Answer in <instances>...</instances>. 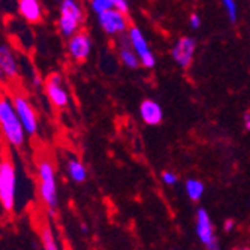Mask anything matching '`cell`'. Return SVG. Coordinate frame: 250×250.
I'll list each match as a JSON object with an SVG mask.
<instances>
[{"instance_id": "obj_1", "label": "cell", "mask_w": 250, "mask_h": 250, "mask_svg": "<svg viewBox=\"0 0 250 250\" xmlns=\"http://www.w3.org/2000/svg\"><path fill=\"white\" fill-rule=\"evenodd\" d=\"M0 130L6 143L14 148H22L26 146V130L17 114L12 99L0 95Z\"/></svg>"}, {"instance_id": "obj_2", "label": "cell", "mask_w": 250, "mask_h": 250, "mask_svg": "<svg viewBox=\"0 0 250 250\" xmlns=\"http://www.w3.org/2000/svg\"><path fill=\"white\" fill-rule=\"evenodd\" d=\"M38 192L48 214L51 217H56L59 208L57 180H56V168L48 159H42L38 164Z\"/></svg>"}, {"instance_id": "obj_3", "label": "cell", "mask_w": 250, "mask_h": 250, "mask_svg": "<svg viewBox=\"0 0 250 250\" xmlns=\"http://www.w3.org/2000/svg\"><path fill=\"white\" fill-rule=\"evenodd\" d=\"M17 198V169L11 157L2 159L0 169V204L5 211L11 213L15 207Z\"/></svg>"}, {"instance_id": "obj_4", "label": "cell", "mask_w": 250, "mask_h": 250, "mask_svg": "<svg viewBox=\"0 0 250 250\" xmlns=\"http://www.w3.org/2000/svg\"><path fill=\"white\" fill-rule=\"evenodd\" d=\"M84 21V11L77 0H62L60 2V17H59V30L69 39L75 35Z\"/></svg>"}, {"instance_id": "obj_5", "label": "cell", "mask_w": 250, "mask_h": 250, "mask_svg": "<svg viewBox=\"0 0 250 250\" xmlns=\"http://www.w3.org/2000/svg\"><path fill=\"white\" fill-rule=\"evenodd\" d=\"M12 102H14L17 114L22 123V127H24L26 133L29 136H35L39 130V122H38V116H36L35 108L32 106L29 99L22 95H15L12 98Z\"/></svg>"}, {"instance_id": "obj_6", "label": "cell", "mask_w": 250, "mask_h": 250, "mask_svg": "<svg viewBox=\"0 0 250 250\" xmlns=\"http://www.w3.org/2000/svg\"><path fill=\"white\" fill-rule=\"evenodd\" d=\"M98 22H99L101 29L109 36L122 35V33H126L129 30L127 15L114 9V8L98 14Z\"/></svg>"}, {"instance_id": "obj_7", "label": "cell", "mask_w": 250, "mask_h": 250, "mask_svg": "<svg viewBox=\"0 0 250 250\" xmlns=\"http://www.w3.org/2000/svg\"><path fill=\"white\" fill-rule=\"evenodd\" d=\"M196 237L208 250H217L220 246L217 243V237L214 232V226L211 223V217L206 208H198L196 211Z\"/></svg>"}, {"instance_id": "obj_8", "label": "cell", "mask_w": 250, "mask_h": 250, "mask_svg": "<svg viewBox=\"0 0 250 250\" xmlns=\"http://www.w3.org/2000/svg\"><path fill=\"white\" fill-rule=\"evenodd\" d=\"M127 36L130 39V43H132V48L135 50V53L138 54L140 60H141V64L144 67H147V69H151V67H154L156 64V57L154 54L151 53L148 43L143 35V32L136 27V26H132L129 27L127 30Z\"/></svg>"}, {"instance_id": "obj_9", "label": "cell", "mask_w": 250, "mask_h": 250, "mask_svg": "<svg viewBox=\"0 0 250 250\" xmlns=\"http://www.w3.org/2000/svg\"><path fill=\"white\" fill-rule=\"evenodd\" d=\"M45 92H47L51 105L57 109H63L69 104V95H67L66 88L63 87V78L57 72L48 75L47 84H45Z\"/></svg>"}, {"instance_id": "obj_10", "label": "cell", "mask_w": 250, "mask_h": 250, "mask_svg": "<svg viewBox=\"0 0 250 250\" xmlns=\"http://www.w3.org/2000/svg\"><path fill=\"white\" fill-rule=\"evenodd\" d=\"M195 51H196V41L193 38L183 36L174 43V47L171 50V56L180 67L188 69L193 62Z\"/></svg>"}, {"instance_id": "obj_11", "label": "cell", "mask_w": 250, "mask_h": 250, "mask_svg": "<svg viewBox=\"0 0 250 250\" xmlns=\"http://www.w3.org/2000/svg\"><path fill=\"white\" fill-rule=\"evenodd\" d=\"M92 38L85 32H77L67 41V53L75 62H85L92 53Z\"/></svg>"}, {"instance_id": "obj_12", "label": "cell", "mask_w": 250, "mask_h": 250, "mask_svg": "<svg viewBox=\"0 0 250 250\" xmlns=\"http://www.w3.org/2000/svg\"><path fill=\"white\" fill-rule=\"evenodd\" d=\"M140 116L143 122L148 126H157L164 120V109L156 101L146 99L140 105Z\"/></svg>"}, {"instance_id": "obj_13", "label": "cell", "mask_w": 250, "mask_h": 250, "mask_svg": "<svg viewBox=\"0 0 250 250\" xmlns=\"http://www.w3.org/2000/svg\"><path fill=\"white\" fill-rule=\"evenodd\" d=\"M18 12L29 24H39L43 18V11L39 0H18Z\"/></svg>"}, {"instance_id": "obj_14", "label": "cell", "mask_w": 250, "mask_h": 250, "mask_svg": "<svg viewBox=\"0 0 250 250\" xmlns=\"http://www.w3.org/2000/svg\"><path fill=\"white\" fill-rule=\"evenodd\" d=\"M0 67L8 80H15L18 77V60L11 47L5 43L0 45Z\"/></svg>"}, {"instance_id": "obj_15", "label": "cell", "mask_w": 250, "mask_h": 250, "mask_svg": "<svg viewBox=\"0 0 250 250\" xmlns=\"http://www.w3.org/2000/svg\"><path fill=\"white\" fill-rule=\"evenodd\" d=\"M119 54H120V60L126 67H130V69H136L140 67L141 60L138 57V54L135 53V50L132 48V43L129 36H123L122 33V39H120V48H119Z\"/></svg>"}, {"instance_id": "obj_16", "label": "cell", "mask_w": 250, "mask_h": 250, "mask_svg": "<svg viewBox=\"0 0 250 250\" xmlns=\"http://www.w3.org/2000/svg\"><path fill=\"white\" fill-rule=\"evenodd\" d=\"M66 172L69 175V178L75 183H84L87 180V168L84 167V164L78 159L72 157V159H67L66 162Z\"/></svg>"}, {"instance_id": "obj_17", "label": "cell", "mask_w": 250, "mask_h": 250, "mask_svg": "<svg viewBox=\"0 0 250 250\" xmlns=\"http://www.w3.org/2000/svg\"><path fill=\"white\" fill-rule=\"evenodd\" d=\"M185 189H186V195L193 202H198L202 198L204 192H206V186H204V183H202L201 180H198V178H189V180H186Z\"/></svg>"}, {"instance_id": "obj_18", "label": "cell", "mask_w": 250, "mask_h": 250, "mask_svg": "<svg viewBox=\"0 0 250 250\" xmlns=\"http://www.w3.org/2000/svg\"><path fill=\"white\" fill-rule=\"evenodd\" d=\"M41 243L45 250H57L59 249L53 228L50 225H43V228L41 229Z\"/></svg>"}, {"instance_id": "obj_19", "label": "cell", "mask_w": 250, "mask_h": 250, "mask_svg": "<svg viewBox=\"0 0 250 250\" xmlns=\"http://www.w3.org/2000/svg\"><path fill=\"white\" fill-rule=\"evenodd\" d=\"M220 2L223 5V9L226 11V15H228L229 21L232 24H235L238 20V8H237L235 0H220Z\"/></svg>"}, {"instance_id": "obj_20", "label": "cell", "mask_w": 250, "mask_h": 250, "mask_svg": "<svg viewBox=\"0 0 250 250\" xmlns=\"http://www.w3.org/2000/svg\"><path fill=\"white\" fill-rule=\"evenodd\" d=\"M90 6L95 14H101L114 8V3H112V0H90Z\"/></svg>"}, {"instance_id": "obj_21", "label": "cell", "mask_w": 250, "mask_h": 250, "mask_svg": "<svg viewBox=\"0 0 250 250\" xmlns=\"http://www.w3.org/2000/svg\"><path fill=\"white\" fill-rule=\"evenodd\" d=\"M162 181H164L165 185H168V186H174L178 181V177L172 171H164L162 172Z\"/></svg>"}, {"instance_id": "obj_22", "label": "cell", "mask_w": 250, "mask_h": 250, "mask_svg": "<svg viewBox=\"0 0 250 250\" xmlns=\"http://www.w3.org/2000/svg\"><path fill=\"white\" fill-rule=\"evenodd\" d=\"M112 3H114V9L123 12V14H129V2L127 0H112Z\"/></svg>"}, {"instance_id": "obj_23", "label": "cell", "mask_w": 250, "mask_h": 250, "mask_svg": "<svg viewBox=\"0 0 250 250\" xmlns=\"http://www.w3.org/2000/svg\"><path fill=\"white\" fill-rule=\"evenodd\" d=\"M201 22H202V21H201V17H199L198 14H192V15H190V18H189V26H190L192 29H195V30L199 29V27H201Z\"/></svg>"}, {"instance_id": "obj_24", "label": "cell", "mask_w": 250, "mask_h": 250, "mask_svg": "<svg viewBox=\"0 0 250 250\" xmlns=\"http://www.w3.org/2000/svg\"><path fill=\"white\" fill-rule=\"evenodd\" d=\"M234 228H235V220H232V219H226L225 223H223V229H225L226 232H232Z\"/></svg>"}, {"instance_id": "obj_25", "label": "cell", "mask_w": 250, "mask_h": 250, "mask_svg": "<svg viewBox=\"0 0 250 250\" xmlns=\"http://www.w3.org/2000/svg\"><path fill=\"white\" fill-rule=\"evenodd\" d=\"M243 120H244V127H246V130L250 132V112H246Z\"/></svg>"}, {"instance_id": "obj_26", "label": "cell", "mask_w": 250, "mask_h": 250, "mask_svg": "<svg viewBox=\"0 0 250 250\" xmlns=\"http://www.w3.org/2000/svg\"><path fill=\"white\" fill-rule=\"evenodd\" d=\"M33 84H35L36 87H41V84H42V80L39 78V75H38V74H35V75H33Z\"/></svg>"}, {"instance_id": "obj_27", "label": "cell", "mask_w": 250, "mask_h": 250, "mask_svg": "<svg viewBox=\"0 0 250 250\" xmlns=\"http://www.w3.org/2000/svg\"><path fill=\"white\" fill-rule=\"evenodd\" d=\"M6 77H5V72H3V69H2V67H0V83H2L3 80H5Z\"/></svg>"}, {"instance_id": "obj_28", "label": "cell", "mask_w": 250, "mask_h": 250, "mask_svg": "<svg viewBox=\"0 0 250 250\" xmlns=\"http://www.w3.org/2000/svg\"><path fill=\"white\" fill-rule=\"evenodd\" d=\"M81 229H83V232H87V226L85 225H81Z\"/></svg>"}, {"instance_id": "obj_29", "label": "cell", "mask_w": 250, "mask_h": 250, "mask_svg": "<svg viewBox=\"0 0 250 250\" xmlns=\"http://www.w3.org/2000/svg\"><path fill=\"white\" fill-rule=\"evenodd\" d=\"M0 169H2V161H0Z\"/></svg>"}, {"instance_id": "obj_30", "label": "cell", "mask_w": 250, "mask_h": 250, "mask_svg": "<svg viewBox=\"0 0 250 250\" xmlns=\"http://www.w3.org/2000/svg\"><path fill=\"white\" fill-rule=\"evenodd\" d=\"M56 2H62V0H56Z\"/></svg>"}]
</instances>
